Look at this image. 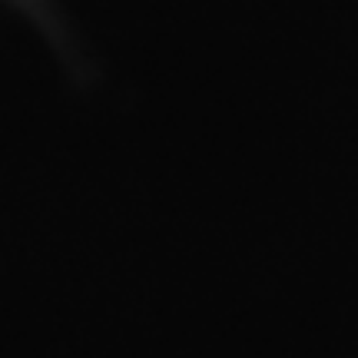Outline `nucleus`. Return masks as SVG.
Wrapping results in <instances>:
<instances>
[]
</instances>
